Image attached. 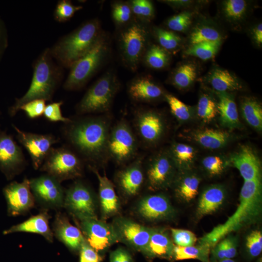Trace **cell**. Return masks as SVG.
<instances>
[{
	"mask_svg": "<svg viewBox=\"0 0 262 262\" xmlns=\"http://www.w3.org/2000/svg\"><path fill=\"white\" fill-rule=\"evenodd\" d=\"M65 135L85 160L102 164L109 158L108 142L111 129L108 116L87 117L67 124Z\"/></svg>",
	"mask_w": 262,
	"mask_h": 262,
	"instance_id": "cell-1",
	"label": "cell"
},
{
	"mask_svg": "<svg viewBox=\"0 0 262 262\" xmlns=\"http://www.w3.org/2000/svg\"><path fill=\"white\" fill-rule=\"evenodd\" d=\"M261 180H245L241 188L239 205L234 213L223 224L215 227L199 240L212 248L232 232L255 222L262 207Z\"/></svg>",
	"mask_w": 262,
	"mask_h": 262,
	"instance_id": "cell-2",
	"label": "cell"
},
{
	"mask_svg": "<svg viewBox=\"0 0 262 262\" xmlns=\"http://www.w3.org/2000/svg\"><path fill=\"white\" fill-rule=\"evenodd\" d=\"M62 68L54 61L49 48L44 49L33 63V77L28 90L22 97L16 99L14 104L9 108L10 115L14 116L22 105L30 101H51L63 79Z\"/></svg>",
	"mask_w": 262,
	"mask_h": 262,
	"instance_id": "cell-3",
	"label": "cell"
},
{
	"mask_svg": "<svg viewBox=\"0 0 262 262\" xmlns=\"http://www.w3.org/2000/svg\"><path fill=\"white\" fill-rule=\"evenodd\" d=\"M104 33L100 21L94 18L61 38L51 48V55L62 67L70 68L88 52Z\"/></svg>",
	"mask_w": 262,
	"mask_h": 262,
	"instance_id": "cell-4",
	"label": "cell"
},
{
	"mask_svg": "<svg viewBox=\"0 0 262 262\" xmlns=\"http://www.w3.org/2000/svg\"><path fill=\"white\" fill-rule=\"evenodd\" d=\"M120 85L115 73L112 70L107 71L87 90L77 105V113L85 114L108 112Z\"/></svg>",
	"mask_w": 262,
	"mask_h": 262,
	"instance_id": "cell-5",
	"label": "cell"
},
{
	"mask_svg": "<svg viewBox=\"0 0 262 262\" xmlns=\"http://www.w3.org/2000/svg\"><path fill=\"white\" fill-rule=\"evenodd\" d=\"M109 50L108 38L103 34L95 46L70 68L64 88L74 91L85 85L106 60Z\"/></svg>",
	"mask_w": 262,
	"mask_h": 262,
	"instance_id": "cell-6",
	"label": "cell"
},
{
	"mask_svg": "<svg viewBox=\"0 0 262 262\" xmlns=\"http://www.w3.org/2000/svg\"><path fill=\"white\" fill-rule=\"evenodd\" d=\"M148 31L144 23L133 21L120 32L118 42L122 59L130 69L135 71L147 48Z\"/></svg>",
	"mask_w": 262,
	"mask_h": 262,
	"instance_id": "cell-7",
	"label": "cell"
},
{
	"mask_svg": "<svg viewBox=\"0 0 262 262\" xmlns=\"http://www.w3.org/2000/svg\"><path fill=\"white\" fill-rule=\"evenodd\" d=\"M39 170L61 183L81 177L83 165L79 156L67 147H52Z\"/></svg>",
	"mask_w": 262,
	"mask_h": 262,
	"instance_id": "cell-8",
	"label": "cell"
},
{
	"mask_svg": "<svg viewBox=\"0 0 262 262\" xmlns=\"http://www.w3.org/2000/svg\"><path fill=\"white\" fill-rule=\"evenodd\" d=\"M138 150L136 135L127 122L121 120L111 128L108 154L118 164H123L135 157Z\"/></svg>",
	"mask_w": 262,
	"mask_h": 262,
	"instance_id": "cell-9",
	"label": "cell"
},
{
	"mask_svg": "<svg viewBox=\"0 0 262 262\" xmlns=\"http://www.w3.org/2000/svg\"><path fill=\"white\" fill-rule=\"evenodd\" d=\"M63 207L79 221L97 218L94 194L80 180L75 181L65 193Z\"/></svg>",
	"mask_w": 262,
	"mask_h": 262,
	"instance_id": "cell-10",
	"label": "cell"
},
{
	"mask_svg": "<svg viewBox=\"0 0 262 262\" xmlns=\"http://www.w3.org/2000/svg\"><path fill=\"white\" fill-rule=\"evenodd\" d=\"M176 166L169 151H163L151 157L146 169L147 185L150 190L165 189L175 180Z\"/></svg>",
	"mask_w": 262,
	"mask_h": 262,
	"instance_id": "cell-11",
	"label": "cell"
},
{
	"mask_svg": "<svg viewBox=\"0 0 262 262\" xmlns=\"http://www.w3.org/2000/svg\"><path fill=\"white\" fill-rule=\"evenodd\" d=\"M29 180L35 201L45 208L63 207L65 192L60 182L47 174Z\"/></svg>",
	"mask_w": 262,
	"mask_h": 262,
	"instance_id": "cell-12",
	"label": "cell"
},
{
	"mask_svg": "<svg viewBox=\"0 0 262 262\" xmlns=\"http://www.w3.org/2000/svg\"><path fill=\"white\" fill-rule=\"evenodd\" d=\"M112 225L118 241L144 253L149 242L151 228L123 217L115 218Z\"/></svg>",
	"mask_w": 262,
	"mask_h": 262,
	"instance_id": "cell-13",
	"label": "cell"
},
{
	"mask_svg": "<svg viewBox=\"0 0 262 262\" xmlns=\"http://www.w3.org/2000/svg\"><path fill=\"white\" fill-rule=\"evenodd\" d=\"M19 142L30 155L35 170L39 169L52 146L59 139L51 134H41L23 131L13 125Z\"/></svg>",
	"mask_w": 262,
	"mask_h": 262,
	"instance_id": "cell-14",
	"label": "cell"
},
{
	"mask_svg": "<svg viewBox=\"0 0 262 262\" xmlns=\"http://www.w3.org/2000/svg\"><path fill=\"white\" fill-rule=\"evenodd\" d=\"M80 227L87 244L97 252L105 250L118 242L112 224L98 218L80 221Z\"/></svg>",
	"mask_w": 262,
	"mask_h": 262,
	"instance_id": "cell-15",
	"label": "cell"
},
{
	"mask_svg": "<svg viewBox=\"0 0 262 262\" xmlns=\"http://www.w3.org/2000/svg\"><path fill=\"white\" fill-rule=\"evenodd\" d=\"M8 214L16 216L29 212L35 205V200L32 192L30 180L25 178L21 182L13 181L3 189Z\"/></svg>",
	"mask_w": 262,
	"mask_h": 262,
	"instance_id": "cell-16",
	"label": "cell"
},
{
	"mask_svg": "<svg viewBox=\"0 0 262 262\" xmlns=\"http://www.w3.org/2000/svg\"><path fill=\"white\" fill-rule=\"evenodd\" d=\"M134 124L140 140L146 145L156 143L164 132V124L162 117L151 110L140 108L136 110Z\"/></svg>",
	"mask_w": 262,
	"mask_h": 262,
	"instance_id": "cell-17",
	"label": "cell"
},
{
	"mask_svg": "<svg viewBox=\"0 0 262 262\" xmlns=\"http://www.w3.org/2000/svg\"><path fill=\"white\" fill-rule=\"evenodd\" d=\"M26 164L21 148L10 135L0 132V169L11 179L21 172Z\"/></svg>",
	"mask_w": 262,
	"mask_h": 262,
	"instance_id": "cell-18",
	"label": "cell"
},
{
	"mask_svg": "<svg viewBox=\"0 0 262 262\" xmlns=\"http://www.w3.org/2000/svg\"><path fill=\"white\" fill-rule=\"evenodd\" d=\"M116 184L120 191L129 197L136 195L145 180L143 158L138 157L129 165L119 171L116 175Z\"/></svg>",
	"mask_w": 262,
	"mask_h": 262,
	"instance_id": "cell-19",
	"label": "cell"
},
{
	"mask_svg": "<svg viewBox=\"0 0 262 262\" xmlns=\"http://www.w3.org/2000/svg\"><path fill=\"white\" fill-rule=\"evenodd\" d=\"M137 211L144 219L155 221L170 217L174 210L169 200L165 195L156 194L142 198L137 204Z\"/></svg>",
	"mask_w": 262,
	"mask_h": 262,
	"instance_id": "cell-20",
	"label": "cell"
},
{
	"mask_svg": "<svg viewBox=\"0 0 262 262\" xmlns=\"http://www.w3.org/2000/svg\"><path fill=\"white\" fill-rule=\"evenodd\" d=\"M53 235L72 251H79L85 240L81 230L70 223L67 217L61 213L55 215L52 225Z\"/></svg>",
	"mask_w": 262,
	"mask_h": 262,
	"instance_id": "cell-21",
	"label": "cell"
},
{
	"mask_svg": "<svg viewBox=\"0 0 262 262\" xmlns=\"http://www.w3.org/2000/svg\"><path fill=\"white\" fill-rule=\"evenodd\" d=\"M128 93L132 100L142 103L155 101L165 95L162 88L147 75L133 79L128 85Z\"/></svg>",
	"mask_w": 262,
	"mask_h": 262,
	"instance_id": "cell-22",
	"label": "cell"
},
{
	"mask_svg": "<svg viewBox=\"0 0 262 262\" xmlns=\"http://www.w3.org/2000/svg\"><path fill=\"white\" fill-rule=\"evenodd\" d=\"M230 162L239 171L245 180H261V165L259 159L247 146H244L230 158Z\"/></svg>",
	"mask_w": 262,
	"mask_h": 262,
	"instance_id": "cell-23",
	"label": "cell"
},
{
	"mask_svg": "<svg viewBox=\"0 0 262 262\" xmlns=\"http://www.w3.org/2000/svg\"><path fill=\"white\" fill-rule=\"evenodd\" d=\"M90 169L96 175L98 181V194L101 211L103 217L107 218L117 214L120 210V202L113 182L106 175H101L92 166Z\"/></svg>",
	"mask_w": 262,
	"mask_h": 262,
	"instance_id": "cell-24",
	"label": "cell"
},
{
	"mask_svg": "<svg viewBox=\"0 0 262 262\" xmlns=\"http://www.w3.org/2000/svg\"><path fill=\"white\" fill-rule=\"evenodd\" d=\"M49 215L46 211L32 216L24 222L13 225L5 230L3 234L16 232H28L36 233L42 236L49 242L53 241V233L49 225Z\"/></svg>",
	"mask_w": 262,
	"mask_h": 262,
	"instance_id": "cell-25",
	"label": "cell"
},
{
	"mask_svg": "<svg viewBox=\"0 0 262 262\" xmlns=\"http://www.w3.org/2000/svg\"><path fill=\"white\" fill-rule=\"evenodd\" d=\"M174 244L163 229L151 228L149 242L144 254L147 256L170 259L173 257Z\"/></svg>",
	"mask_w": 262,
	"mask_h": 262,
	"instance_id": "cell-26",
	"label": "cell"
},
{
	"mask_svg": "<svg viewBox=\"0 0 262 262\" xmlns=\"http://www.w3.org/2000/svg\"><path fill=\"white\" fill-rule=\"evenodd\" d=\"M226 198L225 189L221 185H213L207 187L199 198L196 210L198 217L212 214L218 210Z\"/></svg>",
	"mask_w": 262,
	"mask_h": 262,
	"instance_id": "cell-27",
	"label": "cell"
},
{
	"mask_svg": "<svg viewBox=\"0 0 262 262\" xmlns=\"http://www.w3.org/2000/svg\"><path fill=\"white\" fill-rule=\"evenodd\" d=\"M217 111L221 124L230 129L237 128L240 121L236 103L233 97L227 92H217Z\"/></svg>",
	"mask_w": 262,
	"mask_h": 262,
	"instance_id": "cell-28",
	"label": "cell"
},
{
	"mask_svg": "<svg viewBox=\"0 0 262 262\" xmlns=\"http://www.w3.org/2000/svg\"><path fill=\"white\" fill-rule=\"evenodd\" d=\"M208 80L213 89L217 92L228 93L242 88L238 79L226 69H214L209 76Z\"/></svg>",
	"mask_w": 262,
	"mask_h": 262,
	"instance_id": "cell-29",
	"label": "cell"
},
{
	"mask_svg": "<svg viewBox=\"0 0 262 262\" xmlns=\"http://www.w3.org/2000/svg\"><path fill=\"white\" fill-rule=\"evenodd\" d=\"M229 134L225 131L213 129H205L195 132L193 139L203 147L217 149L224 146L229 139Z\"/></svg>",
	"mask_w": 262,
	"mask_h": 262,
	"instance_id": "cell-30",
	"label": "cell"
},
{
	"mask_svg": "<svg viewBox=\"0 0 262 262\" xmlns=\"http://www.w3.org/2000/svg\"><path fill=\"white\" fill-rule=\"evenodd\" d=\"M200 180L196 175L188 174L180 176L175 180L174 191L180 199L190 202L198 193Z\"/></svg>",
	"mask_w": 262,
	"mask_h": 262,
	"instance_id": "cell-31",
	"label": "cell"
},
{
	"mask_svg": "<svg viewBox=\"0 0 262 262\" xmlns=\"http://www.w3.org/2000/svg\"><path fill=\"white\" fill-rule=\"evenodd\" d=\"M168 151L176 167L181 170L191 167L196 156L193 147L182 143L173 144Z\"/></svg>",
	"mask_w": 262,
	"mask_h": 262,
	"instance_id": "cell-32",
	"label": "cell"
},
{
	"mask_svg": "<svg viewBox=\"0 0 262 262\" xmlns=\"http://www.w3.org/2000/svg\"><path fill=\"white\" fill-rule=\"evenodd\" d=\"M211 247L199 243L196 246L181 247L175 246L173 257L176 260L197 259L202 262H209Z\"/></svg>",
	"mask_w": 262,
	"mask_h": 262,
	"instance_id": "cell-33",
	"label": "cell"
},
{
	"mask_svg": "<svg viewBox=\"0 0 262 262\" xmlns=\"http://www.w3.org/2000/svg\"><path fill=\"white\" fill-rule=\"evenodd\" d=\"M241 110L246 121L258 131L262 128V108L260 103L252 98H245L241 102Z\"/></svg>",
	"mask_w": 262,
	"mask_h": 262,
	"instance_id": "cell-34",
	"label": "cell"
},
{
	"mask_svg": "<svg viewBox=\"0 0 262 262\" xmlns=\"http://www.w3.org/2000/svg\"><path fill=\"white\" fill-rule=\"evenodd\" d=\"M170 58L167 51L159 45L153 44L147 47L142 60L149 67L159 69L168 65Z\"/></svg>",
	"mask_w": 262,
	"mask_h": 262,
	"instance_id": "cell-35",
	"label": "cell"
},
{
	"mask_svg": "<svg viewBox=\"0 0 262 262\" xmlns=\"http://www.w3.org/2000/svg\"><path fill=\"white\" fill-rule=\"evenodd\" d=\"M196 77V68L192 63H185L180 65L173 72L171 83L179 89L189 87Z\"/></svg>",
	"mask_w": 262,
	"mask_h": 262,
	"instance_id": "cell-36",
	"label": "cell"
},
{
	"mask_svg": "<svg viewBox=\"0 0 262 262\" xmlns=\"http://www.w3.org/2000/svg\"><path fill=\"white\" fill-rule=\"evenodd\" d=\"M220 45L221 41L200 43L191 45L185 53L203 60H208L215 55Z\"/></svg>",
	"mask_w": 262,
	"mask_h": 262,
	"instance_id": "cell-37",
	"label": "cell"
},
{
	"mask_svg": "<svg viewBox=\"0 0 262 262\" xmlns=\"http://www.w3.org/2000/svg\"><path fill=\"white\" fill-rule=\"evenodd\" d=\"M221 41V36L215 29L206 26L195 28L190 36V41L192 45L210 42Z\"/></svg>",
	"mask_w": 262,
	"mask_h": 262,
	"instance_id": "cell-38",
	"label": "cell"
},
{
	"mask_svg": "<svg viewBox=\"0 0 262 262\" xmlns=\"http://www.w3.org/2000/svg\"><path fill=\"white\" fill-rule=\"evenodd\" d=\"M154 33L160 46L168 52L177 49L181 43L180 36L173 31L155 28Z\"/></svg>",
	"mask_w": 262,
	"mask_h": 262,
	"instance_id": "cell-39",
	"label": "cell"
},
{
	"mask_svg": "<svg viewBox=\"0 0 262 262\" xmlns=\"http://www.w3.org/2000/svg\"><path fill=\"white\" fill-rule=\"evenodd\" d=\"M133 15L145 23L149 22L154 17V8L151 1L147 0H133L129 2Z\"/></svg>",
	"mask_w": 262,
	"mask_h": 262,
	"instance_id": "cell-40",
	"label": "cell"
},
{
	"mask_svg": "<svg viewBox=\"0 0 262 262\" xmlns=\"http://www.w3.org/2000/svg\"><path fill=\"white\" fill-rule=\"evenodd\" d=\"M197 115L203 121L208 122L212 121L218 113L217 104L207 95L201 96L197 108Z\"/></svg>",
	"mask_w": 262,
	"mask_h": 262,
	"instance_id": "cell-41",
	"label": "cell"
},
{
	"mask_svg": "<svg viewBox=\"0 0 262 262\" xmlns=\"http://www.w3.org/2000/svg\"><path fill=\"white\" fill-rule=\"evenodd\" d=\"M112 15L116 25H123L129 23L133 16L129 2L116 1L112 5Z\"/></svg>",
	"mask_w": 262,
	"mask_h": 262,
	"instance_id": "cell-42",
	"label": "cell"
},
{
	"mask_svg": "<svg viewBox=\"0 0 262 262\" xmlns=\"http://www.w3.org/2000/svg\"><path fill=\"white\" fill-rule=\"evenodd\" d=\"M82 8V6L73 5L68 0H59L54 11V17L59 22H64L73 17L76 12Z\"/></svg>",
	"mask_w": 262,
	"mask_h": 262,
	"instance_id": "cell-43",
	"label": "cell"
},
{
	"mask_svg": "<svg viewBox=\"0 0 262 262\" xmlns=\"http://www.w3.org/2000/svg\"><path fill=\"white\" fill-rule=\"evenodd\" d=\"M246 9V2L243 0H228L223 3L224 14L230 20L241 19L244 16Z\"/></svg>",
	"mask_w": 262,
	"mask_h": 262,
	"instance_id": "cell-44",
	"label": "cell"
},
{
	"mask_svg": "<svg viewBox=\"0 0 262 262\" xmlns=\"http://www.w3.org/2000/svg\"><path fill=\"white\" fill-rule=\"evenodd\" d=\"M164 98L169 105L171 112L177 119L185 121L191 117V111L183 102L170 94H165Z\"/></svg>",
	"mask_w": 262,
	"mask_h": 262,
	"instance_id": "cell-45",
	"label": "cell"
},
{
	"mask_svg": "<svg viewBox=\"0 0 262 262\" xmlns=\"http://www.w3.org/2000/svg\"><path fill=\"white\" fill-rule=\"evenodd\" d=\"M191 21V13L183 12L170 17L166 22V25L171 31L184 32L188 28Z\"/></svg>",
	"mask_w": 262,
	"mask_h": 262,
	"instance_id": "cell-46",
	"label": "cell"
},
{
	"mask_svg": "<svg viewBox=\"0 0 262 262\" xmlns=\"http://www.w3.org/2000/svg\"><path fill=\"white\" fill-rule=\"evenodd\" d=\"M246 247L248 255L252 258L258 256L262 251V233L259 230H254L247 236Z\"/></svg>",
	"mask_w": 262,
	"mask_h": 262,
	"instance_id": "cell-47",
	"label": "cell"
},
{
	"mask_svg": "<svg viewBox=\"0 0 262 262\" xmlns=\"http://www.w3.org/2000/svg\"><path fill=\"white\" fill-rule=\"evenodd\" d=\"M173 242L181 247L195 245L197 241L196 235L192 231L179 229H171Z\"/></svg>",
	"mask_w": 262,
	"mask_h": 262,
	"instance_id": "cell-48",
	"label": "cell"
},
{
	"mask_svg": "<svg viewBox=\"0 0 262 262\" xmlns=\"http://www.w3.org/2000/svg\"><path fill=\"white\" fill-rule=\"evenodd\" d=\"M63 104L62 101L54 102L46 106L43 115L49 121L51 122H63L67 124L71 121V119L64 116L61 112V106Z\"/></svg>",
	"mask_w": 262,
	"mask_h": 262,
	"instance_id": "cell-49",
	"label": "cell"
},
{
	"mask_svg": "<svg viewBox=\"0 0 262 262\" xmlns=\"http://www.w3.org/2000/svg\"><path fill=\"white\" fill-rule=\"evenodd\" d=\"M46 106L45 100L34 99L22 105L19 110L24 111L29 118L34 119L43 115Z\"/></svg>",
	"mask_w": 262,
	"mask_h": 262,
	"instance_id": "cell-50",
	"label": "cell"
},
{
	"mask_svg": "<svg viewBox=\"0 0 262 262\" xmlns=\"http://www.w3.org/2000/svg\"><path fill=\"white\" fill-rule=\"evenodd\" d=\"M202 163L205 169L212 176L219 175L224 170L223 161L219 156H207L203 159Z\"/></svg>",
	"mask_w": 262,
	"mask_h": 262,
	"instance_id": "cell-51",
	"label": "cell"
},
{
	"mask_svg": "<svg viewBox=\"0 0 262 262\" xmlns=\"http://www.w3.org/2000/svg\"><path fill=\"white\" fill-rule=\"evenodd\" d=\"M80 262H100L101 259L96 251L93 249L85 240L79 251Z\"/></svg>",
	"mask_w": 262,
	"mask_h": 262,
	"instance_id": "cell-52",
	"label": "cell"
},
{
	"mask_svg": "<svg viewBox=\"0 0 262 262\" xmlns=\"http://www.w3.org/2000/svg\"><path fill=\"white\" fill-rule=\"evenodd\" d=\"M110 262H133V259L127 249L118 247L111 252Z\"/></svg>",
	"mask_w": 262,
	"mask_h": 262,
	"instance_id": "cell-53",
	"label": "cell"
},
{
	"mask_svg": "<svg viewBox=\"0 0 262 262\" xmlns=\"http://www.w3.org/2000/svg\"><path fill=\"white\" fill-rule=\"evenodd\" d=\"M225 243L226 259H233L237 254V239L229 235L223 238Z\"/></svg>",
	"mask_w": 262,
	"mask_h": 262,
	"instance_id": "cell-54",
	"label": "cell"
},
{
	"mask_svg": "<svg viewBox=\"0 0 262 262\" xmlns=\"http://www.w3.org/2000/svg\"><path fill=\"white\" fill-rule=\"evenodd\" d=\"M212 248V255L213 261L226 259L225 243L224 239L219 241Z\"/></svg>",
	"mask_w": 262,
	"mask_h": 262,
	"instance_id": "cell-55",
	"label": "cell"
},
{
	"mask_svg": "<svg viewBox=\"0 0 262 262\" xmlns=\"http://www.w3.org/2000/svg\"><path fill=\"white\" fill-rule=\"evenodd\" d=\"M8 46L7 30L3 22L0 18V61Z\"/></svg>",
	"mask_w": 262,
	"mask_h": 262,
	"instance_id": "cell-56",
	"label": "cell"
},
{
	"mask_svg": "<svg viewBox=\"0 0 262 262\" xmlns=\"http://www.w3.org/2000/svg\"><path fill=\"white\" fill-rule=\"evenodd\" d=\"M253 38L256 42L261 45L262 43V25L259 24L256 27L253 31Z\"/></svg>",
	"mask_w": 262,
	"mask_h": 262,
	"instance_id": "cell-57",
	"label": "cell"
},
{
	"mask_svg": "<svg viewBox=\"0 0 262 262\" xmlns=\"http://www.w3.org/2000/svg\"><path fill=\"white\" fill-rule=\"evenodd\" d=\"M165 1L174 6H183L190 2L188 0H167Z\"/></svg>",
	"mask_w": 262,
	"mask_h": 262,
	"instance_id": "cell-58",
	"label": "cell"
},
{
	"mask_svg": "<svg viewBox=\"0 0 262 262\" xmlns=\"http://www.w3.org/2000/svg\"><path fill=\"white\" fill-rule=\"evenodd\" d=\"M213 262H235L232 259H224L219 261H215Z\"/></svg>",
	"mask_w": 262,
	"mask_h": 262,
	"instance_id": "cell-59",
	"label": "cell"
}]
</instances>
